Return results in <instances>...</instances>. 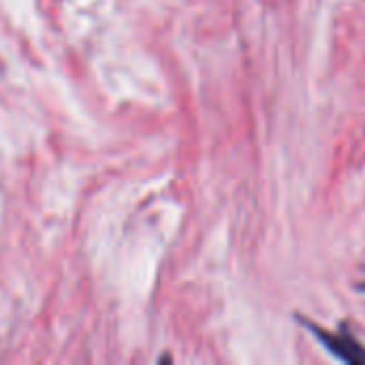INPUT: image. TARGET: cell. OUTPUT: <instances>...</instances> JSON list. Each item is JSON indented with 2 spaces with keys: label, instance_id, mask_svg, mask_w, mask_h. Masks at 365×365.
<instances>
[{
  "label": "cell",
  "instance_id": "obj_1",
  "mask_svg": "<svg viewBox=\"0 0 365 365\" xmlns=\"http://www.w3.org/2000/svg\"><path fill=\"white\" fill-rule=\"evenodd\" d=\"M308 327L312 329V334L342 361L346 364H365V349L351 336V334H334V331H325L323 327H317L312 323H308Z\"/></svg>",
  "mask_w": 365,
  "mask_h": 365
}]
</instances>
